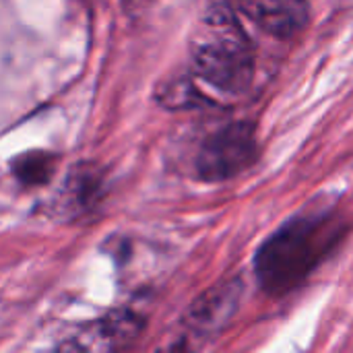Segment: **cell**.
Segmentation results:
<instances>
[{"label":"cell","mask_w":353,"mask_h":353,"mask_svg":"<svg viewBox=\"0 0 353 353\" xmlns=\"http://www.w3.org/2000/svg\"><path fill=\"white\" fill-rule=\"evenodd\" d=\"M254 56L244 21L223 0H213L192 33L188 68L165 83L161 101L168 108L236 101L252 87Z\"/></svg>","instance_id":"cell-1"},{"label":"cell","mask_w":353,"mask_h":353,"mask_svg":"<svg viewBox=\"0 0 353 353\" xmlns=\"http://www.w3.org/2000/svg\"><path fill=\"white\" fill-rule=\"evenodd\" d=\"M347 234L335 211H304L279 225L254 254V275L273 298L296 292L341 244Z\"/></svg>","instance_id":"cell-2"},{"label":"cell","mask_w":353,"mask_h":353,"mask_svg":"<svg viewBox=\"0 0 353 353\" xmlns=\"http://www.w3.org/2000/svg\"><path fill=\"white\" fill-rule=\"evenodd\" d=\"M261 155L256 124L236 120L207 134L194 155V172L203 182H225L250 170Z\"/></svg>","instance_id":"cell-3"},{"label":"cell","mask_w":353,"mask_h":353,"mask_svg":"<svg viewBox=\"0 0 353 353\" xmlns=\"http://www.w3.org/2000/svg\"><path fill=\"white\" fill-rule=\"evenodd\" d=\"M244 23L277 39L300 35L310 21L308 0H223Z\"/></svg>","instance_id":"cell-4"},{"label":"cell","mask_w":353,"mask_h":353,"mask_svg":"<svg viewBox=\"0 0 353 353\" xmlns=\"http://www.w3.org/2000/svg\"><path fill=\"white\" fill-rule=\"evenodd\" d=\"M240 294H242V283L238 281H225L209 290L188 310L186 325L203 335L219 331L234 316L240 304Z\"/></svg>","instance_id":"cell-5"},{"label":"cell","mask_w":353,"mask_h":353,"mask_svg":"<svg viewBox=\"0 0 353 353\" xmlns=\"http://www.w3.org/2000/svg\"><path fill=\"white\" fill-rule=\"evenodd\" d=\"M141 331V321L130 314V312H114L105 319H101L93 329H89L85 335V339H89L91 343H87L85 347L91 350H114L120 347L122 343H128L134 339V335ZM81 339V341H85Z\"/></svg>","instance_id":"cell-6"},{"label":"cell","mask_w":353,"mask_h":353,"mask_svg":"<svg viewBox=\"0 0 353 353\" xmlns=\"http://www.w3.org/2000/svg\"><path fill=\"white\" fill-rule=\"evenodd\" d=\"M39 170H43V172H48L50 168H48V161H46V157H39V155H35V157H29L27 159V165H19V176L21 178H25L27 182H37L39 180V176H37V172Z\"/></svg>","instance_id":"cell-7"},{"label":"cell","mask_w":353,"mask_h":353,"mask_svg":"<svg viewBox=\"0 0 353 353\" xmlns=\"http://www.w3.org/2000/svg\"><path fill=\"white\" fill-rule=\"evenodd\" d=\"M128 2H132V4H137V2H141V0H128Z\"/></svg>","instance_id":"cell-8"}]
</instances>
